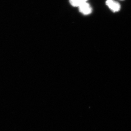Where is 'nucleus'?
<instances>
[{"mask_svg":"<svg viewBox=\"0 0 131 131\" xmlns=\"http://www.w3.org/2000/svg\"><path fill=\"white\" fill-rule=\"evenodd\" d=\"M106 5L113 13H117L120 9V5L117 1L114 0H107Z\"/></svg>","mask_w":131,"mask_h":131,"instance_id":"obj_1","label":"nucleus"},{"mask_svg":"<svg viewBox=\"0 0 131 131\" xmlns=\"http://www.w3.org/2000/svg\"><path fill=\"white\" fill-rule=\"evenodd\" d=\"M120 1H124V0H120Z\"/></svg>","mask_w":131,"mask_h":131,"instance_id":"obj_4","label":"nucleus"},{"mask_svg":"<svg viewBox=\"0 0 131 131\" xmlns=\"http://www.w3.org/2000/svg\"><path fill=\"white\" fill-rule=\"evenodd\" d=\"M79 11L83 15H87L91 14L92 12V8L88 3L85 2L78 6Z\"/></svg>","mask_w":131,"mask_h":131,"instance_id":"obj_2","label":"nucleus"},{"mask_svg":"<svg viewBox=\"0 0 131 131\" xmlns=\"http://www.w3.org/2000/svg\"><path fill=\"white\" fill-rule=\"evenodd\" d=\"M69 2L72 6L78 7L82 4L87 2L88 0H69Z\"/></svg>","mask_w":131,"mask_h":131,"instance_id":"obj_3","label":"nucleus"}]
</instances>
